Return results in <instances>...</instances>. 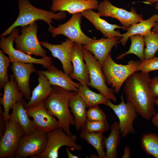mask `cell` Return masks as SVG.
Instances as JSON below:
<instances>
[{
  "mask_svg": "<svg viewBox=\"0 0 158 158\" xmlns=\"http://www.w3.org/2000/svg\"><path fill=\"white\" fill-rule=\"evenodd\" d=\"M149 73L136 71L124 83L123 92L127 102L131 103L137 113L145 119L150 120L155 114V99L150 89Z\"/></svg>",
  "mask_w": 158,
  "mask_h": 158,
  "instance_id": "1",
  "label": "cell"
},
{
  "mask_svg": "<svg viewBox=\"0 0 158 158\" xmlns=\"http://www.w3.org/2000/svg\"><path fill=\"white\" fill-rule=\"evenodd\" d=\"M50 95L44 103V106L51 115L57 118L59 127L68 135L72 134L70 126L75 125L74 118L69 109L71 97L77 92L67 91L60 87L52 86Z\"/></svg>",
  "mask_w": 158,
  "mask_h": 158,
  "instance_id": "2",
  "label": "cell"
},
{
  "mask_svg": "<svg viewBox=\"0 0 158 158\" xmlns=\"http://www.w3.org/2000/svg\"><path fill=\"white\" fill-rule=\"evenodd\" d=\"M19 10L18 16L13 24L3 32L0 37L9 35L13 30L19 26H28L37 20H42L46 22L49 25V32L54 28L51 23L52 19L62 20L67 16L65 11H60L55 13L52 11L38 8L33 6L29 0H18Z\"/></svg>",
  "mask_w": 158,
  "mask_h": 158,
  "instance_id": "3",
  "label": "cell"
},
{
  "mask_svg": "<svg viewBox=\"0 0 158 158\" xmlns=\"http://www.w3.org/2000/svg\"><path fill=\"white\" fill-rule=\"evenodd\" d=\"M140 61H129L127 64L116 63L110 53L104 62L102 68L106 83L110 86L114 92L118 93L124 83L133 73L137 71Z\"/></svg>",
  "mask_w": 158,
  "mask_h": 158,
  "instance_id": "4",
  "label": "cell"
},
{
  "mask_svg": "<svg viewBox=\"0 0 158 158\" xmlns=\"http://www.w3.org/2000/svg\"><path fill=\"white\" fill-rule=\"evenodd\" d=\"M47 133V142L44 150L42 154L33 158H57L59 150L63 146L69 147L73 150L79 151L83 149L82 146L76 142L78 139L76 135H68L60 128Z\"/></svg>",
  "mask_w": 158,
  "mask_h": 158,
  "instance_id": "5",
  "label": "cell"
},
{
  "mask_svg": "<svg viewBox=\"0 0 158 158\" xmlns=\"http://www.w3.org/2000/svg\"><path fill=\"white\" fill-rule=\"evenodd\" d=\"M84 58L89 70L90 78V86L99 92L108 99L114 102L117 98L113 90L106 85L102 66L90 51L83 47Z\"/></svg>",
  "mask_w": 158,
  "mask_h": 158,
  "instance_id": "6",
  "label": "cell"
},
{
  "mask_svg": "<svg viewBox=\"0 0 158 158\" xmlns=\"http://www.w3.org/2000/svg\"><path fill=\"white\" fill-rule=\"evenodd\" d=\"M38 25L35 22L22 27L21 34L15 37L16 49L25 54L42 57L46 56V50L42 47L37 35Z\"/></svg>",
  "mask_w": 158,
  "mask_h": 158,
  "instance_id": "7",
  "label": "cell"
},
{
  "mask_svg": "<svg viewBox=\"0 0 158 158\" xmlns=\"http://www.w3.org/2000/svg\"><path fill=\"white\" fill-rule=\"evenodd\" d=\"M19 34L18 30L15 28L7 37H0V48L4 53L8 55L11 63L17 62L38 64L46 68L52 65L51 58L49 56H47L42 58L37 59L15 49L13 45L15 38Z\"/></svg>",
  "mask_w": 158,
  "mask_h": 158,
  "instance_id": "8",
  "label": "cell"
},
{
  "mask_svg": "<svg viewBox=\"0 0 158 158\" xmlns=\"http://www.w3.org/2000/svg\"><path fill=\"white\" fill-rule=\"evenodd\" d=\"M47 133L35 130L28 135H24L19 140L14 158L34 157L42 154L47 142Z\"/></svg>",
  "mask_w": 158,
  "mask_h": 158,
  "instance_id": "9",
  "label": "cell"
},
{
  "mask_svg": "<svg viewBox=\"0 0 158 158\" xmlns=\"http://www.w3.org/2000/svg\"><path fill=\"white\" fill-rule=\"evenodd\" d=\"M100 17H109L119 21L122 26L128 29L131 25L144 20L143 16L137 13L133 7L130 11L113 5L109 0H103L97 9Z\"/></svg>",
  "mask_w": 158,
  "mask_h": 158,
  "instance_id": "10",
  "label": "cell"
},
{
  "mask_svg": "<svg viewBox=\"0 0 158 158\" xmlns=\"http://www.w3.org/2000/svg\"><path fill=\"white\" fill-rule=\"evenodd\" d=\"M24 130L16 121L9 118L6 121V130L0 138V158H14Z\"/></svg>",
  "mask_w": 158,
  "mask_h": 158,
  "instance_id": "11",
  "label": "cell"
},
{
  "mask_svg": "<svg viewBox=\"0 0 158 158\" xmlns=\"http://www.w3.org/2000/svg\"><path fill=\"white\" fill-rule=\"evenodd\" d=\"M121 102L118 104H114L109 100L104 105L112 109L117 116L121 136L124 137L130 134L135 133L133 124L138 114L131 103L128 102L125 103L123 94L121 95Z\"/></svg>",
  "mask_w": 158,
  "mask_h": 158,
  "instance_id": "12",
  "label": "cell"
},
{
  "mask_svg": "<svg viewBox=\"0 0 158 158\" xmlns=\"http://www.w3.org/2000/svg\"><path fill=\"white\" fill-rule=\"evenodd\" d=\"M82 16L81 13L73 14L68 21L58 25L51 31L52 36L55 37L57 35H62L74 43L83 45L89 43L93 39L86 36L81 30L80 24Z\"/></svg>",
  "mask_w": 158,
  "mask_h": 158,
  "instance_id": "13",
  "label": "cell"
},
{
  "mask_svg": "<svg viewBox=\"0 0 158 158\" xmlns=\"http://www.w3.org/2000/svg\"><path fill=\"white\" fill-rule=\"evenodd\" d=\"M44 104H42L26 109L29 117L33 119L35 130L47 133L59 128V123L54 116L49 113Z\"/></svg>",
  "mask_w": 158,
  "mask_h": 158,
  "instance_id": "14",
  "label": "cell"
},
{
  "mask_svg": "<svg viewBox=\"0 0 158 158\" xmlns=\"http://www.w3.org/2000/svg\"><path fill=\"white\" fill-rule=\"evenodd\" d=\"M12 63L11 70L17 86L25 99L29 101L31 95L30 84V75L37 72L34 63L17 62Z\"/></svg>",
  "mask_w": 158,
  "mask_h": 158,
  "instance_id": "15",
  "label": "cell"
},
{
  "mask_svg": "<svg viewBox=\"0 0 158 158\" xmlns=\"http://www.w3.org/2000/svg\"><path fill=\"white\" fill-rule=\"evenodd\" d=\"M83 45L74 43L71 56L73 71L69 75L82 85L90 86V78L87 65L84 62L83 51Z\"/></svg>",
  "mask_w": 158,
  "mask_h": 158,
  "instance_id": "16",
  "label": "cell"
},
{
  "mask_svg": "<svg viewBox=\"0 0 158 158\" xmlns=\"http://www.w3.org/2000/svg\"><path fill=\"white\" fill-rule=\"evenodd\" d=\"M40 42L42 46L50 51L54 57L60 60L64 72L69 76L73 71L71 56L74 42L69 39L59 44H52L43 41Z\"/></svg>",
  "mask_w": 158,
  "mask_h": 158,
  "instance_id": "17",
  "label": "cell"
},
{
  "mask_svg": "<svg viewBox=\"0 0 158 158\" xmlns=\"http://www.w3.org/2000/svg\"><path fill=\"white\" fill-rule=\"evenodd\" d=\"M99 4L97 0H53L50 9L54 12L67 11L73 14L87 9H97Z\"/></svg>",
  "mask_w": 158,
  "mask_h": 158,
  "instance_id": "18",
  "label": "cell"
},
{
  "mask_svg": "<svg viewBox=\"0 0 158 158\" xmlns=\"http://www.w3.org/2000/svg\"><path fill=\"white\" fill-rule=\"evenodd\" d=\"M4 85V94L0 98V104L4 107V115L6 121L10 118L9 111L17 102L23 99V94L19 89L13 74Z\"/></svg>",
  "mask_w": 158,
  "mask_h": 158,
  "instance_id": "19",
  "label": "cell"
},
{
  "mask_svg": "<svg viewBox=\"0 0 158 158\" xmlns=\"http://www.w3.org/2000/svg\"><path fill=\"white\" fill-rule=\"evenodd\" d=\"M121 38L117 37L93 40L89 43L83 45V47L90 51L102 66L114 47Z\"/></svg>",
  "mask_w": 158,
  "mask_h": 158,
  "instance_id": "20",
  "label": "cell"
},
{
  "mask_svg": "<svg viewBox=\"0 0 158 158\" xmlns=\"http://www.w3.org/2000/svg\"><path fill=\"white\" fill-rule=\"evenodd\" d=\"M82 15L90 22L97 30L100 31L105 38L117 37L122 38L121 34L116 29H122L127 31V28L115 24H111L101 18L98 13L94 12L93 9L85 10L81 13Z\"/></svg>",
  "mask_w": 158,
  "mask_h": 158,
  "instance_id": "21",
  "label": "cell"
},
{
  "mask_svg": "<svg viewBox=\"0 0 158 158\" xmlns=\"http://www.w3.org/2000/svg\"><path fill=\"white\" fill-rule=\"evenodd\" d=\"M47 78L51 85H56L68 91L78 92L81 84L73 81L69 75L51 65L46 71L40 70Z\"/></svg>",
  "mask_w": 158,
  "mask_h": 158,
  "instance_id": "22",
  "label": "cell"
},
{
  "mask_svg": "<svg viewBox=\"0 0 158 158\" xmlns=\"http://www.w3.org/2000/svg\"><path fill=\"white\" fill-rule=\"evenodd\" d=\"M38 75V85L34 88L30 100L26 102V109L44 104L51 94L52 86L47 77L40 70L37 72Z\"/></svg>",
  "mask_w": 158,
  "mask_h": 158,
  "instance_id": "23",
  "label": "cell"
},
{
  "mask_svg": "<svg viewBox=\"0 0 158 158\" xmlns=\"http://www.w3.org/2000/svg\"><path fill=\"white\" fill-rule=\"evenodd\" d=\"M25 99L17 102L12 107V113L10 114V118L18 122L23 129L25 135L30 134L35 129L32 121L30 118L25 107L26 103Z\"/></svg>",
  "mask_w": 158,
  "mask_h": 158,
  "instance_id": "24",
  "label": "cell"
},
{
  "mask_svg": "<svg viewBox=\"0 0 158 158\" xmlns=\"http://www.w3.org/2000/svg\"><path fill=\"white\" fill-rule=\"evenodd\" d=\"M158 20L157 13L153 15L146 20L131 25L128 28L126 32L121 34L122 38L118 43H121L122 45L124 46L128 38L131 36L139 35L144 37L152 31Z\"/></svg>",
  "mask_w": 158,
  "mask_h": 158,
  "instance_id": "25",
  "label": "cell"
},
{
  "mask_svg": "<svg viewBox=\"0 0 158 158\" xmlns=\"http://www.w3.org/2000/svg\"><path fill=\"white\" fill-rule=\"evenodd\" d=\"M69 106L74 116L75 129L77 131L79 130L87 120V106L78 92L71 97Z\"/></svg>",
  "mask_w": 158,
  "mask_h": 158,
  "instance_id": "26",
  "label": "cell"
},
{
  "mask_svg": "<svg viewBox=\"0 0 158 158\" xmlns=\"http://www.w3.org/2000/svg\"><path fill=\"white\" fill-rule=\"evenodd\" d=\"M121 136L119 122H115L111 126L109 135L104 140L106 158L118 157L117 148L120 144Z\"/></svg>",
  "mask_w": 158,
  "mask_h": 158,
  "instance_id": "27",
  "label": "cell"
},
{
  "mask_svg": "<svg viewBox=\"0 0 158 158\" xmlns=\"http://www.w3.org/2000/svg\"><path fill=\"white\" fill-rule=\"evenodd\" d=\"M103 132H88L81 131L80 134L81 139L92 145L97 152L98 158H106L104 150V140L105 137Z\"/></svg>",
  "mask_w": 158,
  "mask_h": 158,
  "instance_id": "28",
  "label": "cell"
},
{
  "mask_svg": "<svg viewBox=\"0 0 158 158\" xmlns=\"http://www.w3.org/2000/svg\"><path fill=\"white\" fill-rule=\"evenodd\" d=\"M78 93L88 108L99 104H105L109 100L101 93H97L90 90L88 87L81 85Z\"/></svg>",
  "mask_w": 158,
  "mask_h": 158,
  "instance_id": "29",
  "label": "cell"
},
{
  "mask_svg": "<svg viewBox=\"0 0 158 158\" xmlns=\"http://www.w3.org/2000/svg\"><path fill=\"white\" fill-rule=\"evenodd\" d=\"M129 38L131 44L129 49L126 52L119 55L116 59L121 60L128 54H133L139 58L140 61H143L144 60V47L145 45L144 37L137 35L131 36Z\"/></svg>",
  "mask_w": 158,
  "mask_h": 158,
  "instance_id": "30",
  "label": "cell"
},
{
  "mask_svg": "<svg viewBox=\"0 0 158 158\" xmlns=\"http://www.w3.org/2000/svg\"><path fill=\"white\" fill-rule=\"evenodd\" d=\"M142 150L147 154L158 158V135L152 133H144L140 139Z\"/></svg>",
  "mask_w": 158,
  "mask_h": 158,
  "instance_id": "31",
  "label": "cell"
},
{
  "mask_svg": "<svg viewBox=\"0 0 158 158\" xmlns=\"http://www.w3.org/2000/svg\"><path fill=\"white\" fill-rule=\"evenodd\" d=\"M146 48L144 49V60L154 57L158 50V33L151 31L144 36Z\"/></svg>",
  "mask_w": 158,
  "mask_h": 158,
  "instance_id": "32",
  "label": "cell"
},
{
  "mask_svg": "<svg viewBox=\"0 0 158 158\" xmlns=\"http://www.w3.org/2000/svg\"><path fill=\"white\" fill-rule=\"evenodd\" d=\"M109 128L107 120L92 121L87 120L80 129L81 131L88 132H103L107 131Z\"/></svg>",
  "mask_w": 158,
  "mask_h": 158,
  "instance_id": "33",
  "label": "cell"
},
{
  "mask_svg": "<svg viewBox=\"0 0 158 158\" xmlns=\"http://www.w3.org/2000/svg\"><path fill=\"white\" fill-rule=\"evenodd\" d=\"M2 50H0V89L4 88L9 81L8 69L11 62L9 58L6 56Z\"/></svg>",
  "mask_w": 158,
  "mask_h": 158,
  "instance_id": "34",
  "label": "cell"
},
{
  "mask_svg": "<svg viewBox=\"0 0 158 158\" xmlns=\"http://www.w3.org/2000/svg\"><path fill=\"white\" fill-rule=\"evenodd\" d=\"M158 70V57L140 61L138 66L137 71L144 73H149L154 71Z\"/></svg>",
  "mask_w": 158,
  "mask_h": 158,
  "instance_id": "35",
  "label": "cell"
},
{
  "mask_svg": "<svg viewBox=\"0 0 158 158\" xmlns=\"http://www.w3.org/2000/svg\"><path fill=\"white\" fill-rule=\"evenodd\" d=\"M87 120L92 121H104L106 120V116L99 105L88 108L87 112Z\"/></svg>",
  "mask_w": 158,
  "mask_h": 158,
  "instance_id": "36",
  "label": "cell"
},
{
  "mask_svg": "<svg viewBox=\"0 0 158 158\" xmlns=\"http://www.w3.org/2000/svg\"><path fill=\"white\" fill-rule=\"evenodd\" d=\"M150 85L152 94L156 99L158 97V76L150 78Z\"/></svg>",
  "mask_w": 158,
  "mask_h": 158,
  "instance_id": "37",
  "label": "cell"
},
{
  "mask_svg": "<svg viewBox=\"0 0 158 158\" xmlns=\"http://www.w3.org/2000/svg\"><path fill=\"white\" fill-rule=\"evenodd\" d=\"M6 122L4 115V111L0 107V138L3 135L6 130Z\"/></svg>",
  "mask_w": 158,
  "mask_h": 158,
  "instance_id": "38",
  "label": "cell"
},
{
  "mask_svg": "<svg viewBox=\"0 0 158 158\" xmlns=\"http://www.w3.org/2000/svg\"><path fill=\"white\" fill-rule=\"evenodd\" d=\"M130 147L129 146L126 145L124 148L123 154L122 157V158H130L131 151Z\"/></svg>",
  "mask_w": 158,
  "mask_h": 158,
  "instance_id": "39",
  "label": "cell"
},
{
  "mask_svg": "<svg viewBox=\"0 0 158 158\" xmlns=\"http://www.w3.org/2000/svg\"><path fill=\"white\" fill-rule=\"evenodd\" d=\"M152 122L153 124L158 128V112L155 114L152 119Z\"/></svg>",
  "mask_w": 158,
  "mask_h": 158,
  "instance_id": "40",
  "label": "cell"
},
{
  "mask_svg": "<svg viewBox=\"0 0 158 158\" xmlns=\"http://www.w3.org/2000/svg\"><path fill=\"white\" fill-rule=\"evenodd\" d=\"M70 148L68 147L66 148L65 150L69 158H78L79 157L76 155L73 154L70 151Z\"/></svg>",
  "mask_w": 158,
  "mask_h": 158,
  "instance_id": "41",
  "label": "cell"
},
{
  "mask_svg": "<svg viewBox=\"0 0 158 158\" xmlns=\"http://www.w3.org/2000/svg\"><path fill=\"white\" fill-rule=\"evenodd\" d=\"M152 31L158 33V20L156 22L152 30Z\"/></svg>",
  "mask_w": 158,
  "mask_h": 158,
  "instance_id": "42",
  "label": "cell"
},
{
  "mask_svg": "<svg viewBox=\"0 0 158 158\" xmlns=\"http://www.w3.org/2000/svg\"><path fill=\"white\" fill-rule=\"evenodd\" d=\"M145 1L150 4H155L158 2V0H145Z\"/></svg>",
  "mask_w": 158,
  "mask_h": 158,
  "instance_id": "43",
  "label": "cell"
},
{
  "mask_svg": "<svg viewBox=\"0 0 158 158\" xmlns=\"http://www.w3.org/2000/svg\"><path fill=\"white\" fill-rule=\"evenodd\" d=\"M155 104L158 106V97L156 98L155 102Z\"/></svg>",
  "mask_w": 158,
  "mask_h": 158,
  "instance_id": "44",
  "label": "cell"
},
{
  "mask_svg": "<svg viewBox=\"0 0 158 158\" xmlns=\"http://www.w3.org/2000/svg\"><path fill=\"white\" fill-rule=\"evenodd\" d=\"M155 8L157 10H158V2L155 4Z\"/></svg>",
  "mask_w": 158,
  "mask_h": 158,
  "instance_id": "45",
  "label": "cell"
}]
</instances>
